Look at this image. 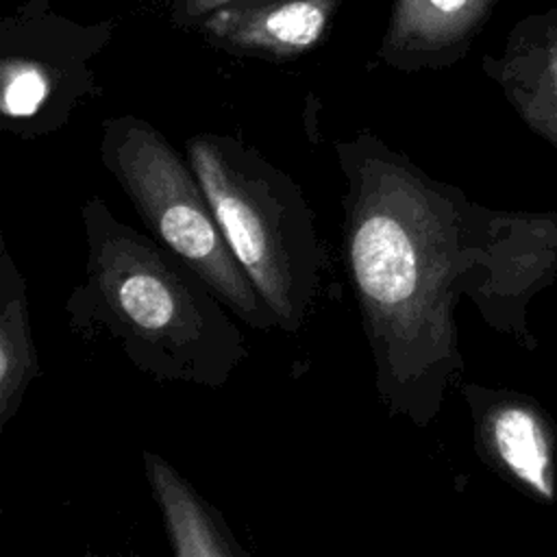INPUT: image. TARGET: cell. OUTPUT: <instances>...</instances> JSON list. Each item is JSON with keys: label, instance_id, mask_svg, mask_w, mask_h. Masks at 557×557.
Masks as SVG:
<instances>
[{"label": "cell", "instance_id": "obj_1", "mask_svg": "<svg viewBox=\"0 0 557 557\" xmlns=\"http://www.w3.org/2000/svg\"><path fill=\"white\" fill-rule=\"evenodd\" d=\"M342 252L392 418L429 426L463 368L455 307L481 252L485 209L370 131L335 141Z\"/></svg>", "mask_w": 557, "mask_h": 557}, {"label": "cell", "instance_id": "obj_2", "mask_svg": "<svg viewBox=\"0 0 557 557\" xmlns=\"http://www.w3.org/2000/svg\"><path fill=\"white\" fill-rule=\"evenodd\" d=\"M85 272L65 298L83 339L107 337L161 383L224 387L248 359L239 326L211 285L152 235L91 196L81 207Z\"/></svg>", "mask_w": 557, "mask_h": 557}, {"label": "cell", "instance_id": "obj_3", "mask_svg": "<svg viewBox=\"0 0 557 557\" xmlns=\"http://www.w3.org/2000/svg\"><path fill=\"white\" fill-rule=\"evenodd\" d=\"M185 157L278 331L298 333L315 305L322 272L315 215L302 189L233 135L196 133L185 139Z\"/></svg>", "mask_w": 557, "mask_h": 557}, {"label": "cell", "instance_id": "obj_4", "mask_svg": "<svg viewBox=\"0 0 557 557\" xmlns=\"http://www.w3.org/2000/svg\"><path fill=\"white\" fill-rule=\"evenodd\" d=\"M100 161L150 235L191 265L233 315L252 331L278 329L233 255L194 168L159 128L135 115L109 117L102 124Z\"/></svg>", "mask_w": 557, "mask_h": 557}, {"label": "cell", "instance_id": "obj_5", "mask_svg": "<svg viewBox=\"0 0 557 557\" xmlns=\"http://www.w3.org/2000/svg\"><path fill=\"white\" fill-rule=\"evenodd\" d=\"M107 24L83 26L28 0L0 30L2 128L24 139L63 128L94 91L91 61L109 41Z\"/></svg>", "mask_w": 557, "mask_h": 557}, {"label": "cell", "instance_id": "obj_6", "mask_svg": "<svg viewBox=\"0 0 557 557\" xmlns=\"http://www.w3.org/2000/svg\"><path fill=\"white\" fill-rule=\"evenodd\" d=\"M481 459L542 503L557 500V431L522 394L463 387Z\"/></svg>", "mask_w": 557, "mask_h": 557}, {"label": "cell", "instance_id": "obj_7", "mask_svg": "<svg viewBox=\"0 0 557 557\" xmlns=\"http://www.w3.org/2000/svg\"><path fill=\"white\" fill-rule=\"evenodd\" d=\"M344 0H235L198 30L209 44L231 54L285 61L315 48Z\"/></svg>", "mask_w": 557, "mask_h": 557}, {"label": "cell", "instance_id": "obj_8", "mask_svg": "<svg viewBox=\"0 0 557 557\" xmlns=\"http://www.w3.org/2000/svg\"><path fill=\"white\" fill-rule=\"evenodd\" d=\"M492 0H394L379 59L400 72L450 63Z\"/></svg>", "mask_w": 557, "mask_h": 557}, {"label": "cell", "instance_id": "obj_9", "mask_svg": "<svg viewBox=\"0 0 557 557\" xmlns=\"http://www.w3.org/2000/svg\"><path fill=\"white\" fill-rule=\"evenodd\" d=\"M144 470L161 509L163 524L176 557H242L246 550L222 516L200 498L176 468L159 453L144 450Z\"/></svg>", "mask_w": 557, "mask_h": 557}, {"label": "cell", "instance_id": "obj_10", "mask_svg": "<svg viewBox=\"0 0 557 557\" xmlns=\"http://www.w3.org/2000/svg\"><path fill=\"white\" fill-rule=\"evenodd\" d=\"M39 376L30 329L26 278L0 235V429L20 411L26 389Z\"/></svg>", "mask_w": 557, "mask_h": 557}, {"label": "cell", "instance_id": "obj_11", "mask_svg": "<svg viewBox=\"0 0 557 557\" xmlns=\"http://www.w3.org/2000/svg\"><path fill=\"white\" fill-rule=\"evenodd\" d=\"M494 74L527 126L557 148V33L542 46L509 50Z\"/></svg>", "mask_w": 557, "mask_h": 557}, {"label": "cell", "instance_id": "obj_12", "mask_svg": "<svg viewBox=\"0 0 557 557\" xmlns=\"http://www.w3.org/2000/svg\"><path fill=\"white\" fill-rule=\"evenodd\" d=\"M168 17L181 28H196L205 17L235 0H157Z\"/></svg>", "mask_w": 557, "mask_h": 557}]
</instances>
